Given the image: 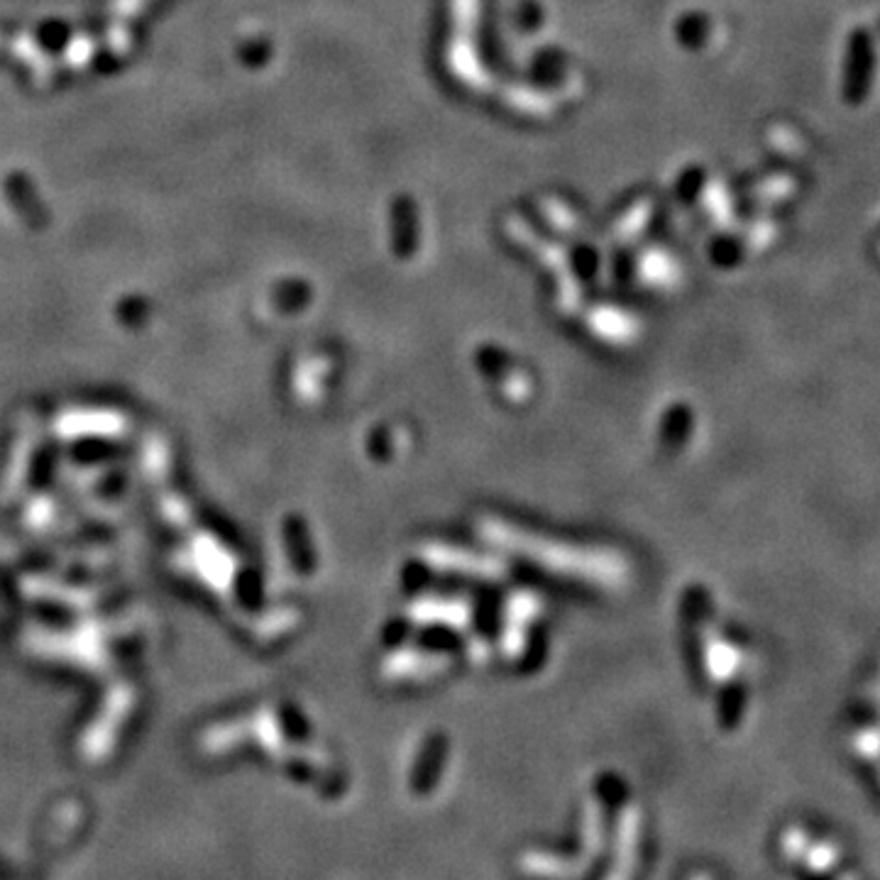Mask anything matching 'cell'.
<instances>
[{
  "label": "cell",
  "mask_w": 880,
  "mask_h": 880,
  "mask_svg": "<svg viewBox=\"0 0 880 880\" xmlns=\"http://www.w3.org/2000/svg\"><path fill=\"white\" fill-rule=\"evenodd\" d=\"M876 37L868 28H854L844 50L841 98L846 106H863L873 92Z\"/></svg>",
  "instance_id": "6da1fadb"
},
{
  "label": "cell",
  "mask_w": 880,
  "mask_h": 880,
  "mask_svg": "<svg viewBox=\"0 0 880 880\" xmlns=\"http://www.w3.org/2000/svg\"><path fill=\"white\" fill-rule=\"evenodd\" d=\"M878 28H880V25H878Z\"/></svg>",
  "instance_id": "7a4b0ae2"
}]
</instances>
